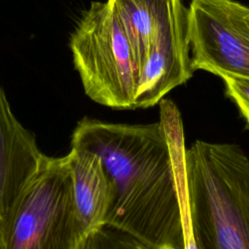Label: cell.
I'll return each instance as SVG.
<instances>
[{
    "instance_id": "cell-5",
    "label": "cell",
    "mask_w": 249,
    "mask_h": 249,
    "mask_svg": "<svg viewBox=\"0 0 249 249\" xmlns=\"http://www.w3.org/2000/svg\"><path fill=\"white\" fill-rule=\"evenodd\" d=\"M249 7L234 0H192L191 66L221 78L249 79Z\"/></svg>"
},
{
    "instance_id": "cell-8",
    "label": "cell",
    "mask_w": 249,
    "mask_h": 249,
    "mask_svg": "<svg viewBox=\"0 0 249 249\" xmlns=\"http://www.w3.org/2000/svg\"><path fill=\"white\" fill-rule=\"evenodd\" d=\"M67 157L78 213L89 232L105 226L112 201L111 180L101 158L95 153L70 146Z\"/></svg>"
},
{
    "instance_id": "cell-13",
    "label": "cell",
    "mask_w": 249,
    "mask_h": 249,
    "mask_svg": "<svg viewBox=\"0 0 249 249\" xmlns=\"http://www.w3.org/2000/svg\"><path fill=\"white\" fill-rule=\"evenodd\" d=\"M247 18V21H248V23H249V13H248V15H247V18Z\"/></svg>"
},
{
    "instance_id": "cell-6",
    "label": "cell",
    "mask_w": 249,
    "mask_h": 249,
    "mask_svg": "<svg viewBox=\"0 0 249 249\" xmlns=\"http://www.w3.org/2000/svg\"><path fill=\"white\" fill-rule=\"evenodd\" d=\"M194 74L188 38V8L173 0L140 71L134 109L149 108Z\"/></svg>"
},
{
    "instance_id": "cell-1",
    "label": "cell",
    "mask_w": 249,
    "mask_h": 249,
    "mask_svg": "<svg viewBox=\"0 0 249 249\" xmlns=\"http://www.w3.org/2000/svg\"><path fill=\"white\" fill-rule=\"evenodd\" d=\"M70 144L95 153L103 161L112 185L105 226L152 249H185L186 149L173 101H160V122L153 124L85 117L77 123Z\"/></svg>"
},
{
    "instance_id": "cell-4",
    "label": "cell",
    "mask_w": 249,
    "mask_h": 249,
    "mask_svg": "<svg viewBox=\"0 0 249 249\" xmlns=\"http://www.w3.org/2000/svg\"><path fill=\"white\" fill-rule=\"evenodd\" d=\"M87 234L67 155L46 156L16 205L4 249H79Z\"/></svg>"
},
{
    "instance_id": "cell-7",
    "label": "cell",
    "mask_w": 249,
    "mask_h": 249,
    "mask_svg": "<svg viewBox=\"0 0 249 249\" xmlns=\"http://www.w3.org/2000/svg\"><path fill=\"white\" fill-rule=\"evenodd\" d=\"M46 155L14 115L0 86V220L5 231L26 186Z\"/></svg>"
},
{
    "instance_id": "cell-2",
    "label": "cell",
    "mask_w": 249,
    "mask_h": 249,
    "mask_svg": "<svg viewBox=\"0 0 249 249\" xmlns=\"http://www.w3.org/2000/svg\"><path fill=\"white\" fill-rule=\"evenodd\" d=\"M187 205L197 249H249V159L236 144L185 150Z\"/></svg>"
},
{
    "instance_id": "cell-9",
    "label": "cell",
    "mask_w": 249,
    "mask_h": 249,
    "mask_svg": "<svg viewBox=\"0 0 249 249\" xmlns=\"http://www.w3.org/2000/svg\"><path fill=\"white\" fill-rule=\"evenodd\" d=\"M120 19L140 71L173 0H107ZM139 78V77H138Z\"/></svg>"
},
{
    "instance_id": "cell-3",
    "label": "cell",
    "mask_w": 249,
    "mask_h": 249,
    "mask_svg": "<svg viewBox=\"0 0 249 249\" xmlns=\"http://www.w3.org/2000/svg\"><path fill=\"white\" fill-rule=\"evenodd\" d=\"M69 46L91 100L113 109H134L139 74L128 37L108 1H93L83 12Z\"/></svg>"
},
{
    "instance_id": "cell-11",
    "label": "cell",
    "mask_w": 249,
    "mask_h": 249,
    "mask_svg": "<svg viewBox=\"0 0 249 249\" xmlns=\"http://www.w3.org/2000/svg\"><path fill=\"white\" fill-rule=\"evenodd\" d=\"M226 94L238 108L249 126V79L224 77Z\"/></svg>"
},
{
    "instance_id": "cell-10",
    "label": "cell",
    "mask_w": 249,
    "mask_h": 249,
    "mask_svg": "<svg viewBox=\"0 0 249 249\" xmlns=\"http://www.w3.org/2000/svg\"><path fill=\"white\" fill-rule=\"evenodd\" d=\"M79 249H152L113 228L102 226L88 232Z\"/></svg>"
},
{
    "instance_id": "cell-12",
    "label": "cell",
    "mask_w": 249,
    "mask_h": 249,
    "mask_svg": "<svg viewBox=\"0 0 249 249\" xmlns=\"http://www.w3.org/2000/svg\"><path fill=\"white\" fill-rule=\"evenodd\" d=\"M0 249H4V231H3V226L0 220Z\"/></svg>"
}]
</instances>
